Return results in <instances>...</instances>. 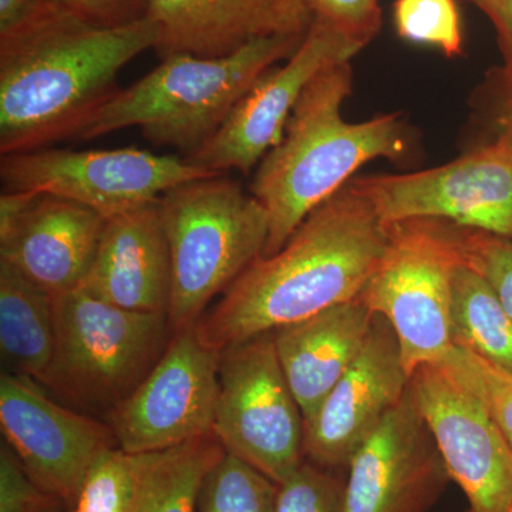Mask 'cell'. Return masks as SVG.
Segmentation results:
<instances>
[{"label": "cell", "instance_id": "33", "mask_svg": "<svg viewBox=\"0 0 512 512\" xmlns=\"http://www.w3.org/2000/svg\"><path fill=\"white\" fill-rule=\"evenodd\" d=\"M478 9L487 15L497 32L498 46L503 53L504 64L497 74L512 80V0H473Z\"/></svg>", "mask_w": 512, "mask_h": 512}, {"label": "cell", "instance_id": "16", "mask_svg": "<svg viewBox=\"0 0 512 512\" xmlns=\"http://www.w3.org/2000/svg\"><path fill=\"white\" fill-rule=\"evenodd\" d=\"M409 386L399 339L392 325L375 315L359 356L305 423L306 460L346 470Z\"/></svg>", "mask_w": 512, "mask_h": 512}, {"label": "cell", "instance_id": "9", "mask_svg": "<svg viewBox=\"0 0 512 512\" xmlns=\"http://www.w3.org/2000/svg\"><path fill=\"white\" fill-rule=\"evenodd\" d=\"M218 173L185 158L140 148H39L0 160L3 191L47 194L82 204L109 218L160 200L171 188Z\"/></svg>", "mask_w": 512, "mask_h": 512}, {"label": "cell", "instance_id": "35", "mask_svg": "<svg viewBox=\"0 0 512 512\" xmlns=\"http://www.w3.org/2000/svg\"><path fill=\"white\" fill-rule=\"evenodd\" d=\"M47 3L49 0H0V36L28 25Z\"/></svg>", "mask_w": 512, "mask_h": 512}, {"label": "cell", "instance_id": "29", "mask_svg": "<svg viewBox=\"0 0 512 512\" xmlns=\"http://www.w3.org/2000/svg\"><path fill=\"white\" fill-rule=\"evenodd\" d=\"M67 504L36 483L15 451L0 448V512H63Z\"/></svg>", "mask_w": 512, "mask_h": 512}, {"label": "cell", "instance_id": "8", "mask_svg": "<svg viewBox=\"0 0 512 512\" xmlns=\"http://www.w3.org/2000/svg\"><path fill=\"white\" fill-rule=\"evenodd\" d=\"M214 433L227 453L275 484L305 458V421L276 355L272 332L221 350Z\"/></svg>", "mask_w": 512, "mask_h": 512}, {"label": "cell", "instance_id": "14", "mask_svg": "<svg viewBox=\"0 0 512 512\" xmlns=\"http://www.w3.org/2000/svg\"><path fill=\"white\" fill-rule=\"evenodd\" d=\"M39 384L3 373L0 427L33 480L74 508L90 468L119 446L109 424L66 409Z\"/></svg>", "mask_w": 512, "mask_h": 512}, {"label": "cell", "instance_id": "12", "mask_svg": "<svg viewBox=\"0 0 512 512\" xmlns=\"http://www.w3.org/2000/svg\"><path fill=\"white\" fill-rule=\"evenodd\" d=\"M410 389L468 511H510L512 448L476 390L444 359L416 369Z\"/></svg>", "mask_w": 512, "mask_h": 512}, {"label": "cell", "instance_id": "37", "mask_svg": "<svg viewBox=\"0 0 512 512\" xmlns=\"http://www.w3.org/2000/svg\"><path fill=\"white\" fill-rule=\"evenodd\" d=\"M308 2H311V0H308Z\"/></svg>", "mask_w": 512, "mask_h": 512}, {"label": "cell", "instance_id": "20", "mask_svg": "<svg viewBox=\"0 0 512 512\" xmlns=\"http://www.w3.org/2000/svg\"><path fill=\"white\" fill-rule=\"evenodd\" d=\"M373 318L359 295L272 332L282 372L305 423L359 356Z\"/></svg>", "mask_w": 512, "mask_h": 512}, {"label": "cell", "instance_id": "13", "mask_svg": "<svg viewBox=\"0 0 512 512\" xmlns=\"http://www.w3.org/2000/svg\"><path fill=\"white\" fill-rule=\"evenodd\" d=\"M362 43L315 18L302 45L281 66L266 70L235 104L222 126L187 163L211 173L249 174L284 138L286 124L303 90L333 64L352 62Z\"/></svg>", "mask_w": 512, "mask_h": 512}, {"label": "cell", "instance_id": "30", "mask_svg": "<svg viewBox=\"0 0 512 512\" xmlns=\"http://www.w3.org/2000/svg\"><path fill=\"white\" fill-rule=\"evenodd\" d=\"M466 255L493 286L512 319V239L464 229Z\"/></svg>", "mask_w": 512, "mask_h": 512}, {"label": "cell", "instance_id": "2", "mask_svg": "<svg viewBox=\"0 0 512 512\" xmlns=\"http://www.w3.org/2000/svg\"><path fill=\"white\" fill-rule=\"evenodd\" d=\"M148 18L93 25L49 0L32 22L0 36V153H25L73 138L117 92L127 63L158 45Z\"/></svg>", "mask_w": 512, "mask_h": 512}, {"label": "cell", "instance_id": "22", "mask_svg": "<svg viewBox=\"0 0 512 512\" xmlns=\"http://www.w3.org/2000/svg\"><path fill=\"white\" fill-rule=\"evenodd\" d=\"M225 453L212 431L168 450L137 454L128 512H197L202 483Z\"/></svg>", "mask_w": 512, "mask_h": 512}, {"label": "cell", "instance_id": "3", "mask_svg": "<svg viewBox=\"0 0 512 512\" xmlns=\"http://www.w3.org/2000/svg\"><path fill=\"white\" fill-rule=\"evenodd\" d=\"M352 80L350 62L320 72L299 97L281 143L256 167L251 194L269 222L262 256L284 247L305 218L348 185L363 165L406 156L409 144L400 113L362 123L343 119Z\"/></svg>", "mask_w": 512, "mask_h": 512}, {"label": "cell", "instance_id": "26", "mask_svg": "<svg viewBox=\"0 0 512 512\" xmlns=\"http://www.w3.org/2000/svg\"><path fill=\"white\" fill-rule=\"evenodd\" d=\"M137 454L113 448L94 463L73 512H128L137 474Z\"/></svg>", "mask_w": 512, "mask_h": 512}, {"label": "cell", "instance_id": "6", "mask_svg": "<svg viewBox=\"0 0 512 512\" xmlns=\"http://www.w3.org/2000/svg\"><path fill=\"white\" fill-rule=\"evenodd\" d=\"M53 308L55 353L42 384L87 409L124 402L173 336L167 315L117 308L83 288L55 296Z\"/></svg>", "mask_w": 512, "mask_h": 512}, {"label": "cell", "instance_id": "39", "mask_svg": "<svg viewBox=\"0 0 512 512\" xmlns=\"http://www.w3.org/2000/svg\"><path fill=\"white\" fill-rule=\"evenodd\" d=\"M73 512V511H72Z\"/></svg>", "mask_w": 512, "mask_h": 512}, {"label": "cell", "instance_id": "31", "mask_svg": "<svg viewBox=\"0 0 512 512\" xmlns=\"http://www.w3.org/2000/svg\"><path fill=\"white\" fill-rule=\"evenodd\" d=\"M313 16L328 22L363 46L382 28L379 0H311Z\"/></svg>", "mask_w": 512, "mask_h": 512}, {"label": "cell", "instance_id": "32", "mask_svg": "<svg viewBox=\"0 0 512 512\" xmlns=\"http://www.w3.org/2000/svg\"><path fill=\"white\" fill-rule=\"evenodd\" d=\"M60 8L103 28L146 18L147 0H52Z\"/></svg>", "mask_w": 512, "mask_h": 512}, {"label": "cell", "instance_id": "21", "mask_svg": "<svg viewBox=\"0 0 512 512\" xmlns=\"http://www.w3.org/2000/svg\"><path fill=\"white\" fill-rule=\"evenodd\" d=\"M55 343L52 296L0 261V352L9 372L43 383Z\"/></svg>", "mask_w": 512, "mask_h": 512}, {"label": "cell", "instance_id": "23", "mask_svg": "<svg viewBox=\"0 0 512 512\" xmlns=\"http://www.w3.org/2000/svg\"><path fill=\"white\" fill-rule=\"evenodd\" d=\"M450 325L454 346L512 370V319L467 255L454 274Z\"/></svg>", "mask_w": 512, "mask_h": 512}, {"label": "cell", "instance_id": "17", "mask_svg": "<svg viewBox=\"0 0 512 512\" xmlns=\"http://www.w3.org/2000/svg\"><path fill=\"white\" fill-rule=\"evenodd\" d=\"M161 59L191 55L218 59L269 36L306 35L313 22L308 0H147Z\"/></svg>", "mask_w": 512, "mask_h": 512}, {"label": "cell", "instance_id": "24", "mask_svg": "<svg viewBox=\"0 0 512 512\" xmlns=\"http://www.w3.org/2000/svg\"><path fill=\"white\" fill-rule=\"evenodd\" d=\"M276 493L278 484L225 453L202 483L197 512H275Z\"/></svg>", "mask_w": 512, "mask_h": 512}, {"label": "cell", "instance_id": "1", "mask_svg": "<svg viewBox=\"0 0 512 512\" xmlns=\"http://www.w3.org/2000/svg\"><path fill=\"white\" fill-rule=\"evenodd\" d=\"M390 228L348 184L305 218L284 247L261 256L197 323L221 350L357 298L382 261Z\"/></svg>", "mask_w": 512, "mask_h": 512}, {"label": "cell", "instance_id": "4", "mask_svg": "<svg viewBox=\"0 0 512 512\" xmlns=\"http://www.w3.org/2000/svg\"><path fill=\"white\" fill-rule=\"evenodd\" d=\"M303 37H262L218 59L164 57L156 69L104 101L73 138L94 140L137 127L151 144L191 156L217 133L266 70L299 49Z\"/></svg>", "mask_w": 512, "mask_h": 512}, {"label": "cell", "instance_id": "18", "mask_svg": "<svg viewBox=\"0 0 512 512\" xmlns=\"http://www.w3.org/2000/svg\"><path fill=\"white\" fill-rule=\"evenodd\" d=\"M106 218L55 195L33 197L9 227L0 229V261L12 265L52 298L82 288Z\"/></svg>", "mask_w": 512, "mask_h": 512}, {"label": "cell", "instance_id": "7", "mask_svg": "<svg viewBox=\"0 0 512 512\" xmlns=\"http://www.w3.org/2000/svg\"><path fill=\"white\" fill-rule=\"evenodd\" d=\"M380 265L360 298L392 325L412 377L453 349L450 309L457 266L466 259L464 229L437 220L389 225Z\"/></svg>", "mask_w": 512, "mask_h": 512}, {"label": "cell", "instance_id": "19", "mask_svg": "<svg viewBox=\"0 0 512 512\" xmlns=\"http://www.w3.org/2000/svg\"><path fill=\"white\" fill-rule=\"evenodd\" d=\"M82 288L117 308L168 316L171 258L160 200L106 220Z\"/></svg>", "mask_w": 512, "mask_h": 512}, {"label": "cell", "instance_id": "15", "mask_svg": "<svg viewBox=\"0 0 512 512\" xmlns=\"http://www.w3.org/2000/svg\"><path fill=\"white\" fill-rule=\"evenodd\" d=\"M451 477L412 389L346 468V512H429Z\"/></svg>", "mask_w": 512, "mask_h": 512}, {"label": "cell", "instance_id": "10", "mask_svg": "<svg viewBox=\"0 0 512 512\" xmlns=\"http://www.w3.org/2000/svg\"><path fill=\"white\" fill-rule=\"evenodd\" d=\"M386 225L437 220L512 239V153L491 143L426 171L349 181Z\"/></svg>", "mask_w": 512, "mask_h": 512}, {"label": "cell", "instance_id": "36", "mask_svg": "<svg viewBox=\"0 0 512 512\" xmlns=\"http://www.w3.org/2000/svg\"><path fill=\"white\" fill-rule=\"evenodd\" d=\"M508 512H512V505H511L510 511H508Z\"/></svg>", "mask_w": 512, "mask_h": 512}, {"label": "cell", "instance_id": "5", "mask_svg": "<svg viewBox=\"0 0 512 512\" xmlns=\"http://www.w3.org/2000/svg\"><path fill=\"white\" fill-rule=\"evenodd\" d=\"M161 217L171 258V332L200 322L218 293L264 255L265 208L224 174L188 181L164 192Z\"/></svg>", "mask_w": 512, "mask_h": 512}, {"label": "cell", "instance_id": "11", "mask_svg": "<svg viewBox=\"0 0 512 512\" xmlns=\"http://www.w3.org/2000/svg\"><path fill=\"white\" fill-rule=\"evenodd\" d=\"M220 353L202 342L197 325L173 333L146 379L109 412L117 446L156 453L212 433Z\"/></svg>", "mask_w": 512, "mask_h": 512}, {"label": "cell", "instance_id": "34", "mask_svg": "<svg viewBox=\"0 0 512 512\" xmlns=\"http://www.w3.org/2000/svg\"><path fill=\"white\" fill-rule=\"evenodd\" d=\"M495 143L512 153V80L497 74V94L493 103Z\"/></svg>", "mask_w": 512, "mask_h": 512}, {"label": "cell", "instance_id": "25", "mask_svg": "<svg viewBox=\"0 0 512 512\" xmlns=\"http://www.w3.org/2000/svg\"><path fill=\"white\" fill-rule=\"evenodd\" d=\"M393 15L402 39L439 47L447 57L463 55L456 0H396Z\"/></svg>", "mask_w": 512, "mask_h": 512}, {"label": "cell", "instance_id": "27", "mask_svg": "<svg viewBox=\"0 0 512 512\" xmlns=\"http://www.w3.org/2000/svg\"><path fill=\"white\" fill-rule=\"evenodd\" d=\"M346 470L305 460L278 485L275 512H346Z\"/></svg>", "mask_w": 512, "mask_h": 512}, {"label": "cell", "instance_id": "28", "mask_svg": "<svg viewBox=\"0 0 512 512\" xmlns=\"http://www.w3.org/2000/svg\"><path fill=\"white\" fill-rule=\"evenodd\" d=\"M447 360L478 393L512 448V370L453 346Z\"/></svg>", "mask_w": 512, "mask_h": 512}, {"label": "cell", "instance_id": "38", "mask_svg": "<svg viewBox=\"0 0 512 512\" xmlns=\"http://www.w3.org/2000/svg\"><path fill=\"white\" fill-rule=\"evenodd\" d=\"M467 512H470V511L467 510Z\"/></svg>", "mask_w": 512, "mask_h": 512}]
</instances>
